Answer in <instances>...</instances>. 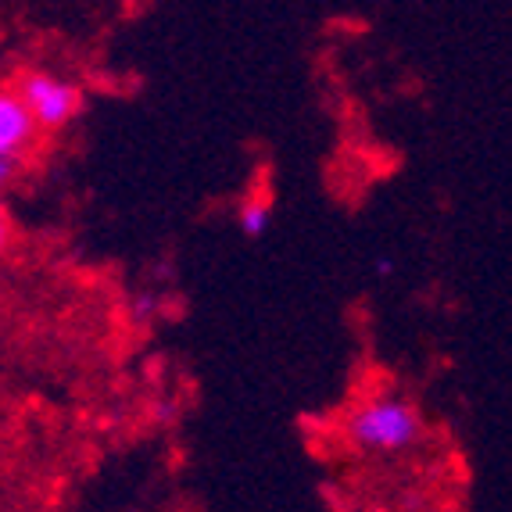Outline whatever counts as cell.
I'll return each instance as SVG.
<instances>
[{
	"instance_id": "cell-1",
	"label": "cell",
	"mask_w": 512,
	"mask_h": 512,
	"mask_svg": "<svg viewBox=\"0 0 512 512\" xmlns=\"http://www.w3.org/2000/svg\"><path fill=\"white\" fill-rule=\"evenodd\" d=\"M344 437L369 455H398L419 444L423 416L405 398H369L348 412Z\"/></svg>"
},
{
	"instance_id": "cell-2",
	"label": "cell",
	"mask_w": 512,
	"mask_h": 512,
	"mask_svg": "<svg viewBox=\"0 0 512 512\" xmlns=\"http://www.w3.org/2000/svg\"><path fill=\"white\" fill-rule=\"evenodd\" d=\"M15 97L36 129H65L83 111V90L51 72H18Z\"/></svg>"
},
{
	"instance_id": "cell-3",
	"label": "cell",
	"mask_w": 512,
	"mask_h": 512,
	"mask_svg": "<svg viewBox=\"0 0 512 512\" xmlns=\"http://www.w3.org/2000/svg\"><path fill=\"white\" fill-rule=\"evenodd\" d=\"M36 133L29 111L15 97V90H0V158H22L33 147Z\"/></svg>"
},
{
	"instance_id": "cell-4",
	"label": "cell",
	"mask_w": 512,
	"mask_h": 512,
	"mask_svg": "<svg viewBox=\"0 0 512 512\" xmlns=\"http://www.w3.org/2000/svg\"><path fill=\"white\" fill-rule=\"evenodd\" d=\"M237 222L244 237H262V233H269V226H273V205H269V197L255 190V194L240 205Z\"/></svg>"
},
{
	"instance_id": "cell-5",
	"label": "cell",
	"mask_w": 512,
	"mask_h": 512,
	"mask_svg": "<svg viewBox=\"0 0 512 512\" xmlns=\"http://www.w3.org/2000/svg\"><path fill=\"white\" fill-rule=\"evenodd\" d=\"M154 312H158V298H154V294H140V298L133 301V319H137V323H151Z\"/></svg>"
},
{
	"instance_id": "cell-6",
	"label": "cell",
	"mask_w": 512,
	"mask_h": 512,
	"mask_svg": "<svg viewBox=\"0 0 512 512\" xmlns=\"http://www.w3.org/2000/svg\"><path fill=\"white\" fill-rule=\"evenodd\" d=\"M18 165H22L18 158H0V190L8 187V183L18 176Z\"/></svg>"
},
{
	"instance_id": "cell-7",
	"label": "cell",
	"mask_w": 512,
	"mask_h": 512,
	"mask_svg": "<svg viewBox=\"0 0 512 512\" xmlns=\"http://www.w3.org/2000/svg\"><path fill=\"white\" fill-rule=\"evenodd\" d=\"M176 412H180V409H176L172 402H162L158 409H154V416H158V423H162V427H169V419L176 416Z\"/></svg>"
},
{
	"instance_id": "cell-8",
	"label": "cell",
	"mask_w": 512,
	"mask_h": 512,
	"mask_svg": "<svg viewBox=\"0 0 512 512\" xmlns=\"http://www.w3.org/2000/svg\"><path fill=\"white\" fill-rule=\"evenodd\" d=\"M8 237H11V226H8V212L0 208V251L8 248Z\"/></svg>"
},
{
	"instance_id": "cell-9",
	"label": "cell",
	"mask_w": 512,
	"mask_h": 512,
	"mask_svg": "<svg viewBox=\"0 0 512 512\" xmlns=\"http://www.w3.org/2000/svg\"><path fill=\"white\" fill-rule=\"evenodd\" d=\"M376 273H380V276H391L394 273V262H391V258H380V262H376Z\"/></svg>"
}]
</instances>
